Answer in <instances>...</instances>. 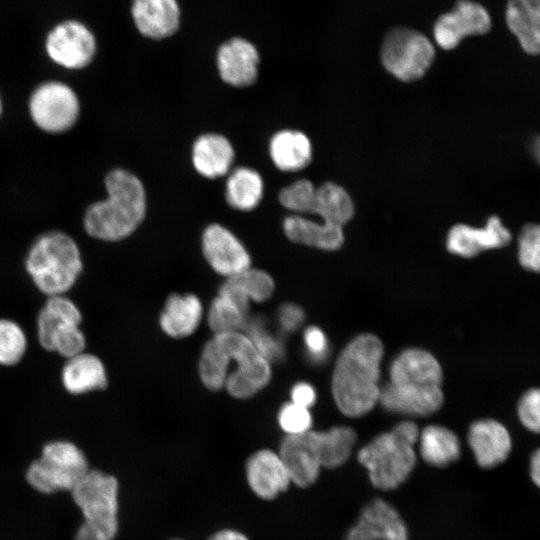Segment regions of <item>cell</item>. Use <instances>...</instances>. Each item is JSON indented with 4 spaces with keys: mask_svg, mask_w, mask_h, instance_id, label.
<instances>
[{
    "mask_svg": "<svg viewBox=\"0 0 540 540\" xmlns=\"http://www.w3.org/2000/svg\"><path fill=\"white\" fill-rule=\"evenodd\" d=\"M442 380L441 365L431 353L406 349L392 361L389 382L381 388L379 403L393 413L430 415L443 404Z\"/></svg>",
    "mask_w": 540,
    "mask_h": 540,
    "instance_id": "6da1fadb",
    "label": "cell"
},
{
    "mask_svg": "<svg viewBox=\"0 0 540 540\" xmlns=\"http://www.w3.org/2000/svg\"><path fill=\"white\" fill-rule=\"evenodd\" d=\"M383 344L374 334L353 338L340 352L332 374L331 390L338 409L361 417L379 403Z\"/></svg>",
    "mask_w": 540,
    "mask_h": 540,
    "instance_id": "7a4b0ae2",
    "label": "cell"
},
{
    "mask_svg": "<svg viewBox=\"0 0 540 540\" xmlns=\"http://www.w3.org/2000/svg\"><path fill=\"white\" fill-rule=\"evenodd\" d=\"M107 198L93 203L84 216V228L93 238L119 241L142 222L146 211L145 190L132 173L115 169L106 179Z\"/></svg>",
    "mask_w": 540,
    "mask_h": 540,
    "instance_id": "3957f363",
    "label": "cell"
},
{
    "mask_svg": "<svg viewBox=\"0 0 540 540\" xmlns=\"http://www.w3.org/2000/svg\"><path fill=\"white\" fill-rule=\"evenodd\" d=\"M419 432L414 422L403 421L359 450L357 460L375 488L394 490L409 478L417 462L415 446Z\"/></svg>",
    "mask_w": 540,
    "mask_h": 540,
    "instance_id": "277c9868",
    "label": "cell"
},
{
    "mask_svg": "<svg viewBox=\"0 0 540 540\" xmlns=\"http://www.w3.org/2000/svg\"><path fill=\"white\" fill-rule=\"evenodd\" d=\"M25 267L35 286L49 297L64 295L71 289L83 264L73 238L61 231H49L32 244Z\"/></svg>",
    "mask_w": 540,
    "mask_h": 540,
    "instance_id": "5b68a950",
    "label": "cell"
},
{
    "mask_svg": "<svg viewBox=\"0 0 540 540\" xmlns=\"http://www.w3.org/2000/svg\"><path fill=\"white\" fill-rule=\"evenodd\" d=\"M83 451L68 441L47 443L27 469V482L45 494L69 490L89 471Z\"/></svg>",
    "mask_w": 540,
    "mask_h": 540,
    "instance_id": "8992f818",
    "label": "cell"
},
{
    "mask_svg": "<svg viewBox=\"0 0 540 540\" xmlns=\"http://www.w3.org/2000/svg\"><path fill=\"white\" fill-rule=\"evenodd\" d=\"M226 350L230 368L224 389L236 399H248L263 390L272 376L271 363L243 331L213 334Z\"/></svg>",
    "mask_w": 540,
    "mask_h": 540,
    "instance_id": "52a82bcc",
    "label": "cell"
},
{
    "mask_svg": "<svg viewBox=\"0 0 540 540\" xmlns=\"http://www.w3.org/2000/svg\"><path fill=\"white\" fill-rule=\"evenodd\" d=\"M384 68L404 82L415 81L425 75L435 57L430 39L409 27H396L385 36L381 51Z\"/></svg>",
    "mask_w": 540,
    "mask_h": 540,
    "instance_id": "ba28073f",
    "label": "cell"
},
{
    "mask_svg": "<svg viewBox=\"0 0 540 540\" xmlns=\"http://www.w3.org/2000/svg\"><path fill=\"white\" fill-rule=\"evenodd\" d=\"M79 101L73 89L59 81L40 84L29 100V111L34 123L50 133L70 129L79 115Z\"/></svg>",
    "mask_w": 540,
    "mask_h": 540,
    "instance_id": "9c48e42d",
    "label": "cell"
},
{
    "mask_svg": "<svg viewBox=\"0 0 540 540\" xmlns=\"http://www.w3.org/2000/svg\"><path fill=\"white\" fill-rule=\"evenodd\" d=\"M45 51L55 64L66 69H82L88 66L97 50L93 32L76 19H65L48 31Z\"/></svg>",
    "mask_w": 540,
    "mask_h": 540,
    "instance_id": "30bf717a",
    "label": "cell"
},
{
    "mask_svg": "<svg viewBox=\"0 0 540 540\" xmlns=\"http://www.w3.org/2000/svg\"><path fill=\"white\" fill-rule=\"evenodd\" d=\"M72 498L91 523H118L119 483L100 470H89L72 488Z\"/></svg>",
    "mask_w": 540,
    "mask_h": 540,
    "instance_id": "8fae6325",
    "label": "cell"
},
{
    "mask_svg": "<svg viewBox=\"0 0 540 540\" xmlns=\"http://www.w3.org/2000/svg\"><path fill=\"white\" fill-rule=\"evenodd\" d=\"M492 26L488 10L473 0H459L434 23L433 37L444 50L456 48L469 36L486 34Z\"/></svg>",
    "mask_w": 540,
    "mask_h": 540,
    "instance_id": "7c38bea8",
    "label": "cell"
},
{
    "mask_svg": "<svg viewBox=\"0 0 540 540\" xmlns=\"http://www.w3.org/2000/svg\"><path fill=\"white\" fill-rule=\"evenodd\" d=\"M343 540H409V532L396 508L376 498L362 508Z\"/></svg>",
    "mask_w": 540,
    "mask_h": 540,
    "instance_id": "4fadbf2b",
    "label": "cell"
},
{
    "mask_svg": "<svg viewBox=\"0 0 540 540\" xmlns=\"http://www.w3.org/2000/svg\"><path fill=\"white\" fill-rule=\"evenodd\" d=\"M202 250L210 267L225 278L251 267V258L239 239L227 228L209 225L202 235Z\"/></svg>",
    "mask_w": 540,
    "mask_h": 540,
    "instance_id": "5bb4252c",
    "label": "cell"
},
{
    "mask_svg": "<svg viewBox=\"0 0 540 540\" xmlns=\"http://www.w3.org/2000/svg\"><path fill=\"white\" fill-rule=\"evenodd\" d=\"M278 453L288 471L291 483L307 488L315 484L322 469L316 431L285 435Z\"/></svg>",
    "mask_w": 540,
    "mask_h": 540,
    "instance_id": "9a60e30c",
    "label": "cell"
},
{
    "mask_svg": "<svg viewBox=\"0 0 540 540\" xmlns=\"http://www.w3.org/2000/svg\"><path fill=\"white\" fill-rule=\"evenodd\" d=\"M245 478L250 490L262 500H274L292 484L278 452L263 448L249 456Z\"/></svg>",
    "mask_w": 540,
    "mask_h": 540,
    "instance_id": "2e32d148",
    "label": "cell"
},
{
    "mask_svg": "<svg viewBox=\"0 0 540 540\" xmlns=\"http://www.w3.org/2000/svg\"><path fill=\"white\" fill-rule=\"evenodd\" d=\"M510 240V231L494 215L481 228L466 224L454 225L448 232L446 246L452 254L472 258L483 251L504 247Z\"/></svg>",
    "mask_w": 540,
    "mask_h": 540,
    "instance_id": "e0dca14e",
    "label": "cell"
},
{
    "mask_svg": "<svg viewBox=\"0 0 540 540\" xmlns=\"http://www.w3.org/2000/svg\"><path fill=\"white\" fill-rule=\"evenodd\" d=\"M82 315L75 303L64 295L49 296L37 317L40 345L54 352L59 341L80 328Z\"/></svg>",
    "mask_w": 540,
    "mask_h": 540,
    "instance_id": "ac0fdd59",
    "label": "cell"
},
{
    "mask_svg": "<svg viewBox=\"0 0 540 540\" xmlns=\"http://www.w3.org/2000/svg\"><path fill=\"white\" fill-rule=\"evenodd\" d=\"M467 440L476 463L484 469H491L503 463L512 448L510 433L503 424L493 419L473 422Z\"/></svg>",
    "mask_w": 540,
    "mask_h": 540,
    "instance_id": "d6986e66",
    "label": "cell"
},
{
    "mask_svg": "<svg viewBox=\"0 0 540 540\" xmlns=\"http://www.w3.org/2000/svg\"><path fill=\"white\" fill-rule=\"evenodd\" d=\"M259 54L248 40L235 37L224 42L217 52V67L226 83L245 87L253 84L258 75Z\"/></svg>",
    "mask_w": 540,
    "mask_h": 540,
    "instance_id": "ffe728a7",
    "label": "cell"
},
{
    "mask_svg": "<svg viewBox=\"0 0 540 540\" xmlns=\"http://www.w3.org/2000/svg\"><path fill=\"white\" fill-rule=\"evenodd\" d=\"M131 15L137 30L151 39L170 37L180 25L177 0H132Z\"/></svg>",
    "mask_w": 540,
    "mask_h": 540,
    "instance_id": "44dd1931",
    "label": "cell"
},
{
    "mask_svg": "<svg viewBox=\"0 0 540 540\" xmlns=\"http://www.w3.org/2000/svg\"><path fill=\"white\" fill-rule=\"evenodd\" d=\"M203 317L201 300L192 293L171 294L165 301L159 316L161 330L173 339L192 335Z\"/></svg>",
    "mask_w": 540,
    "mask_h": 540,
    "instance_id": "7402d4cb",
    "label": "cell"
},
{
    "mask_svg": "<svg viewBox=\"0 0 540 540\" xmlns=\"http://www.w3.org/2000/svg\"><path fill=\"white\" fill-rule=\"evenodd\" d=\"M505 21L527 54L540 55V0H508Z\"/></svg>",
    "mask_w": 540,
    "mask_h": 540,
    "instance_id": "603a6c76",
    "label": "cell"
},
{
    "mask_svg": "<svg viewBox=\"0 0 540 540\" xmlns=\"http://www.w3.org/2000/svg\"><path fill=\"white\" fill-rule=\"evenodd\" d=\"M61 380L64 388L75 395L104 389L108 382L103 362L96 355L85 352L68 358Z\"/></svg>",
    "mask_w": 540,
    "mask_h": 540,
    "instance_id": "cb8c5ba5",
    "label": "cell"
},
{
    "mask_svg": "<svg viewBox=\"0 0 540 540\" xmlns=\"http://www.w3.org/2000/svg\"><path fill=\"white\" fill-rule=\"evenodd\" d=\"M284 232L289 240L321 250L339 249L344 242L343 227L314 222L299 215L285 218Z\"/></svg>",
    "mask_w": 540,
    "mask_h": 540,
    "instance_id": "d4e9b609",
    "label": "cell"
},
{
    "mask_svg": "<svg viewBox=\"0 0 540 540\" xmlns=\"http://www.w3.org/2000/svg\"><path fill=\"white\" fill-rule=\"evenodd\" d=\"M233 159V147L222 135H202L193 145L192 160L194 167L199 174L206 178L213 179L226 174Z\"/></svg>",
    "mask_w": 540,
    "mask_h": 540,
    "instance_id": "484cf974",
    "label": "cell"
},
{
    "mask_svg": "<svg viewBox=\"0 0 540 540\" xmlns=\"http://www.w3.org/2000/svg\"><path fill=\"white\" fill-rule=\"evenodd\" d=\"M270 156L275 166L285 172H295L309 165L312 145L309 138L297 130L277 132L270 141Z\"/></svg>",
    "mask_w": 540,
    "mask_h": 540,
    "instance_id": "4316f807",
    "label": "cell"
},
{
    "mask_svg": "<svg viewBox=\"0 0 540 540\" xmlns=\"http://www.w3.org/2000/svg\"><path fill=\"white\" fill-rule=\"evenodd\" d=\"M274 288L275 283L270 274L250 267L239 274L225 278L218 292L230 296L249 309L252 302L267 301L272 296Z\"/></svg>",
    "mask_w": 540,
    "mask_h": 540,
    "instance_id": "83f0119b",
    "label": "cell"
},
{
    "mask_svg": "<svg viewBox=\"0 0 540 540\" xmlns=\"http://www.w3.org/2000/svg\"><path fill=\"white\" fill-rule=\"evenodd\" d=\"M419 454L430 466L443 468L457 461L461 454L458 436L449 428L429 425L419 432Z\"/></svg>",
    "mask_w": 540,
    "mask_h": 540,
    "instance_id": "f1b7e54d",
    "label": "cell"
},
{
    "mask_svg": "<svg viewBox=\"0 0 540 540\" xmlns=\"http://www.w3.org/2000/svg\"><path fill=\"white\" fill-rule=\"evenodd\" d=\"M314 214L323 222L343 227L354 214V205L350 195L340 185L326 182L316 188Z\"/></svg>",
    "mask_w": 540,
    "mask_h": 540,
    "instance_id": "f546056e",
    "label": "cell"
},
{
    "mask_svg": "<svg viewBox=\"0 0 540 540\" xmlns=\"http://www.w3.org/2000/svg\"><path fill=\"white\" fill-rule=\"evenodd\" d=\"M322 468L335 469L351 456L357 435L353 428L335 426L327 431H316Z\"/></svg>",
    "mask_w": 540,
    "mask_h": 540,
    "instance_id": "4dcf8cb0",
    "label": "cell"
},
{
    "mask_svg": "<svg viewBox=\"0 0 540 540\" xmlns=\"http://www.w3.org/2000/svg\"><path fill=\"white\" fill-rule=\"evenodd\" d=\"M263 195V181L253 169L241 167L232 172L226 184L228 204L242 211L254 209Z\"/></svg>",
    "mask_w": 540,
    "mask_h": 540,
    "instance_id": "1f68e13d",
    "label": "cell"
},
{
    "mask_svg": "<svg viewBox=\"0 0 540 540\" xmlns=\"http://www.w3.org/2000/svg\"><path fill=\"white\" fill-rule=\"evenodd\" d=\"M230 370V360L222 344L213 335L200 354L198 372L202 384L211 391L224 388Z\"/></svg>",
    "mask_w": 540,
    "mask_h": 540,
    "instance_id": "d6a6232c",
    "label": "cell"
},
{
    "mask_svg": "<svg viewBox=\"0 0 540 540\" xmlns=\"http://www.w3.org/2000/svg\"><path fill=\"white\" fill-rule=\"evenodd\" d=\"M248 310L230 296L218 292L207 312L209 328L213 334L243 331L249 319Z\"/></svg>",
    "mask_w": 540,
    "mask_h": 540,
    "instance_id": "836d02e7",
    "label": "cell"
},
{
    "mask_svg": "<svg viewBox=\"0 0 540 540\" xmlns=\"http://www.w3.org/2000/svg\"><path fill=\"white\" fill-rule=\"evenodd\" d=\"M243 332L271 364L284 358L285 347L282 339L268 328L264 319L256 317L248 319Z\"/></svg>",
    "mask_w": 540,
    "mask_h": 540,
    "instance_id": "e575fe53",
    "label": "cell"
},
{
    "mask_svg": "<svg viewBox=\"0 0 540 540\" xmlns=\"http://www.w3.org/2000/svg\"><path fill=\"white\" fill-rule=\"evenodd\" d=\"M27 340L22 328L14 321L0 319V364L14 365L26 350Z\"/></svg>",
    "mask_w": 540,
    "mask_h": 540,
    "instance_id": "d590c367",
    "label": "cell"
},
{
    "mask_svg": "<svg viewBox=\"0 0 540 540\" xmlns=\"http://www.w3.org/2000/svg\"><path fill=\"white\" fill-rule=\"evenodd\" d=\"M279 200L288 210L314 214L316 188L309 180L300 179L285 187L280 192Z\"/></svg>",
    "mask_w": 540,
    "mask_h": 540,
    "instance_id": "8d00e7d4",
    "label": "cell"
},
{
    "mask_svg": "<svg viewBox=\"0 0 540 540\" xmlns=\"http://www.w3.org/2000/svg\"><path fill=\"white\" fill-rule=\"evenodd\" d=\"M518 260L529 271L540 273V225L528 224L518 238Z\"/></svg>",
    "mask_w": 540,
    "mask_h": 540,
    "instance_id": "74e56055",
    "label": "cell"
},
{
    "mask_svg": "<svg viewBox=\"0 0 540 540\" xmlns=\"http://www.w3.org/2000/svg\"><path fill=\"white\" fill-rule=\"evenodd\" d=\"M277 421L286 435H298L312 430V416L308 408L287 402L281 406Z\"/></svg>",
    "mask_w": 540,
    "mask_h": 540,
    "instance_id": "f35d334b",
    "label": "cell"
},
{
    "mask_svg": "<svg viewBox=\"0 0 540 540\" xmlns=\"http://www.w3.org/2000/svg\"><path fill=\"white\" fill-rule=\"evenodd\" d=\"M517 413L527 430L540 434V388H532L521 396Z\"/></svg>",
    "mask_w": 540,
    "mask_h": 540,
    "instance_id": "ab89813d",
    "label": "cell"
},
{
    "mask_svg": "<svg viewBox=\"0 0 540 540\" xmlns=\"http://www.w3.org/2000/svg\"><path fill=\"white\" fill-rule=\"evenodd\" d=\"M308 358L314 363L322 362L328 355L329 344L325 333L316 326L308 327L303 334Z\"/></svg>",
    "mask_w": 540,
    "mask_h": 540,
    "instance_id": "60d3db41",
    "label": "cell"
},
{
    "mask_svg": "<svg viewBox=\"0 0 540 540\" xmlns=\"http://www.w3.org/2000/svg\"><path fill=\"white\" fill-rule=\"evenodd\" d=\"M119 530L118 524H97L83 521L74 540H114Z\"/></svg>",
    "mask_w": 540,
    "mask_h": 540,
    "instance_id": "b9f144b4",
    "label": "cell"
},
{
    "mask_svg": "<svg viewBox=\"0 0 540 540\" xmlns=\"http://www.w3.org/2000/svg\"><path fill=\"white\" fill-rule=\"evenodd\" d=\"M305 319L301 307L293 303L282 304L277 311V320L280 329L284 333H292L298 330Z\"/></svg>",
    "mask_w": 540,
    "mask_h": 540,
    "instance_id": "7bdbcfd3",
    "label": "cell"
},
{
    "mask_svg": "<svg viewBox=\"0 0 540 540\" xmlns=\"http://www.w3.org/2000/svg\"><path fill=\"white\" fill-rule=\"evenodd\" d=\"M291 402L305 408H310L316 401V391L312 385L306 382L296 383L290 392Z\"/></svg>",
    "mask_w": 540,
    "mask_h": 540,
    "instance_id": "ee69618b",
    "label": "cell"
},
{
    "mask_svg": "<svg viewBox=\"0 0 540 540\" xmlns=\"http://www.w3.org/2000/svg\"><path fill=\"white\" fill-rule=\"evenodd\" d=\"M208 540H250L244 533L241 531L224 528L213 533Z\"/></svg>",
    "mask_w": 540,
    "mask_h": 540,
    "instance_id": "f6af8a7d",
    "label": "cell"
},
{
    "mask_svg": "<svg viewBox=\"0 0 540 540\" xmlns=\"http://www.w3.org/2000/svg\"><path fill=\"white\" fill-rule=\"evenodd\" d=\"M530 477L540 489V448L535 450L530 459Z\"/></svg>",
    "mask_w": 540,
    "mask_h": 540,
    "instance_id": "bcb514c9",
    "label": "cell"
},
{
    "mask_svg": "<svg viewBox=\"0 0 540 540\" xmlns=\"http://www.w3.org/2000/svg\"><path fill=\"white\" fill-rule=\"evenodd\" d=\"M532 149H533V153H534V156H535L536 160H537V161L539 162V164H540V136L537 137V138L534 140Z\"/></svg>",
    "mask_w": 540,
    "mask_h": 540,
    "instance_id": "7dc6e473",
    "label": "cell"
},
{
    "mask_svg": "<svg viewBox=\"0 0 540 540\" xmlns=\"http://www.w3.org/2000/svg\"><path fill=\"white\" fill-rule=\"evenodd\" d=\"M1 109H2V105H1V99H0V114H1Z\"/></svg>",
    "mask_w": 540,
    "mask_h": 540,
    "instance_id": "c3c4849f",
    "label": "cell"
},
{
    "mask_svg": "<svg viewBox=\"0 0 540 540\" xmlns=\"http://www.w3.org/2000/svg\"><path fill=\"white\" fill-rule=\"evenodd\" d=\"M171 540H183V539H171Z\"/></svg>",
    "mask_w": 540,
    "mask_h": 540,
    "instance_id": "681fc988",
    "label": "cell"
}]
</instances>
